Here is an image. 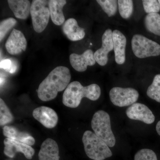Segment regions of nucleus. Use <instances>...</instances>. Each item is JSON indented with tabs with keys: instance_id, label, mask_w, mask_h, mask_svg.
Listing matches in <instances>:
<instances>
[{
	"instance_id": "24",
	"label": "nucleus",
	"mask_w": 160,
	"mask_h": 160,
	"mask_svg": "<svg viewBox=\"0 0 160 160\" xmlns=\"http://www.w3.org/2000/svg\"><path fill=\"white\" fill-rule=\"evenodd\" d=\"M13 120V115L9 108L3 100L0 99V125L5 126Z\"/></svg>"
},
{
	"instance_id": "27",
	"label": "nucleus",
	"mask_w": 160,
	"mask_h": 160,
	"mask_svg": "<svg viewBox=\"0 0 160 160\" xmlns=\"http://www.w3.org/2000/svg\"><path fill=\"white\" fill-rule=\"evenodd\" d=\"M142 3L144 10L148 14L158 13L160 11V5L158 1L143 0Z\"/></svg>"
},
{
	"instance_id": "11",
	"label": "nucleus",
	"mask_w": 160,
	"mask_h": 160,
	"mask_svg": "<svg viewBox=\"0 0 160 160\" xmlns=\"http://www.w3.org/2000/svg\"><path fill=\"white\" fill-rule=\"evenodd\" d=\"M32 115L36 120L48 129L54 128L58 121L56 112L53 109L46 106H40L36 108L32 112Z\"/></svg>"
},
{
	"instance_id": "29",
	"label": "nucleus",
	"mask_w": 160,
	"mask_h": 160,
	"mask_svg": "<svg viewBox=\"0 0 160 160\" xmlns=\"http://www.w3.org/2000/svg\"><path fill=\"white\" fill-rule=\"evenodd\" d=\"M17 69V66L16 63L14 61H12V66L11 69L9 70L8 72L10 73H14L16 71Z\"/></svg>"
},
{
	"instance_id": "3",
	"label": "nucleus",
	"mask_w": 160,
	"mask_h": 160,
	"mask_svg": "<svg viewBox=\"0 0 160 160\" xmlns=\"http://www.w3.org/2000/svg\"><path fill=\"white\" fill-rule=\"evenodd\" d=\"M82 142L85 152L91 159L104 160L112 156L109 146L91 131L87 130L84 132Z\"/></svg>"
},
{
	"instance_id": "9",
	"label": "nucleus",
	"mask_w": 160,
	"mask_h": 160,
	"mask_svg": "<svg viewBox=\"0 0 160 160\" xmlns=\"http://www.w3.org/2000/svg\"><path fill=\"white\" fill-rule=\"evenodd\" d=\"M126 114L129 119L142 121L147 124H152L155 119L151 110L146 105L139 103H135L129 106Z\"/></svg>"
},
{
	"instance_id": "28",
	"label": "nucleus",
	"mask_w": 160,
	"mask_h": 160,
	"mask_svg": "<svg viewBox=\"0 0 160 160\" xmlns=\"http://www.w3.org/2000/svg\"><path fill=\"white\" fill-rule=\"evenodd\" d=\"M12 65V61L9 59H6L1 61L0 63V68L4 69L6 72H8L11 69Z\"/></svg>"
},
{
	"instance_id": "21",
	"label": "nucleus",
	"mask_w": 160,
	"mask_h": 160,
	"mask_svg": "<svg viewBox=\"0 0 160 160\" xmlns=\"http://www.w3.org/2000/svg\"><path fill=\"white\" fill-rule=\"evenodd\" d=\"M147 95L149 98L160 103V74H157L148 87Z\"/></svg>"
},
{
	"instance_id": "31",
	"label": "nucleus",
	"mask_w": 160,
	"mask_h": 160,
	"mask_svg": "<svg viewBox=\"0 0 160 160\" xmlns=\"http://www.w3.org/2000/svg\"><path fill=\"white\" fill-rule=\"evenodd\" d=\"M5 79L4 78L1 77V85L2 86V85H3L4 84V83L5 82Z\"/></svg>"
},
{
	"instance_id": "22",
	"label": "nucleus",
	"mask_w": 160,
	"mask_h": 160,
	"mask_svg": "<svg viewBox=\"0 0 160 160\" xmlns=\"http://www.w3.org/2000/svg\"><path fill=\"white\" fill-rule=\"evenodd\" d=\"M118 6L120 15L125 19L131 16L133 10V1L131 0H119Z\"/></svg>"
},
{
	"instance_id": "12",
	"label": "nucleus",
	"mask_w": 160,
	"mask_h": 160,
	"mask_svg": "<svg viewBox=\"0 0 160 160\" xmlns=\"http://www.w3.org/2000/svg\"><path fill=\"white\" fill-rule=\"evenodd\" d=\"M113 49L112 32L107 29L102 37V47L94 52L96 62L101 66H106L108 62V53Z\"/></svg>"
},
{
	"instance_id": "4",
	"label": "nucleus",
	"mask_w": 160,
	"mask_h": 160,
	"mask_svg": "<svg viewBox=\"0 0 160 160\" xmlns=\"http://www.w3.org/2000/svg\"><path fill=\"white\" fill-rule=\"evenodd\" d=\"M91 126L95 134L102 139L109 147L115 145L116 139L112 130L109 114L103 110H99L93 115Z\"/></svg>"
},
{
	"instance_id": "18",
	"label": "nucleus",
	"mask_w": 160,
	"mask_h": 160,
	"mask_svg": "<svg viewBox=\"0 0 160 160\" xmlns=\"http://www.w3.org/2000/svg\"><path fill=\"white\" fill-rule=\"evenodd\" d=\"M67 2L65 0H50L48 1V7L50 17L55 25L61 26L65 21L63 8Z\"/></svg>"
},
{
	"instance_id": "10",
	"label": "nucleus",
	"mask_w": 160,
	"mask_h": 160,
	"mask_svg": "<svg viewBox=\"0 0 160 160\" xmlns=\"http://www.w3.org/2000/svg\"><path fill=\"white\" fill-rule=\"evenodd\" d=\"M27 46V41L22 32L14 29H12L5 44L7 52L12 55L26 51Z\"/></svg>"
},
{
	"instance_id": "19",
	"label": "nucleus",
	"mask_w": 160,
	"mask_h": 160,
	"mask_svg": "<svg viewBox=\"0 0 160 160\" xmlns=\"http://www.w3.org/2000/svg\"><path fill=\"white\" fill-rule=\"evenodd\" d=\"M10 9L18 19L26 20L30 13L31 5L28 0H8Z\"/></svg>"
},
{
	"instance_id": "33",
	"label": "nucleus",
	"mask_w": 160,
	"mask_h": 160,
	"mask_svg": "<svg viewBox=\"0 0 160 160\" xmlns=\"http://www.w3.org/2000/svg\"></svg>"
},
{
	"instance_id": "23",
	"label": "nucleus",
	"mask_w": 160,
	"mask_h": 160,
	"mask_svg": "<svg viewBox=\"0 0 160 160\" xmlns=\"http://www.w3.org/2000/svg\"><path fill=\"white\" fill-rule=\"evenodd\" d=\"M97 2L109 17L113 16L117 12L118 1L116 0H97Z\"/></svg>"
},
{
	"instance_id": "26",
	"label": "nucleus",
	"mask_w": 160,
	"mask_h": 160,
	"mask_svg": "<svg viewBox=\"0 0 160 160\" xmlns=\"http://www.w3.org/2000/svg\"><path fill=\"white\" fill-rule=\"evenodd\" d=\"M134 160H158V158L154 151L150 149H143L136 153Z\"/></svg>"
},
{
	"instance_id": "7",
	"label": "nucleus",
	"mask_w": 160,
	"mask_h": 160,
	"mask_svg": "<svg viewBox=\"0 0 160 160\" xmlns=\"http://www.w3.org/2000/svg\"><path fill=\"white\" fill-rule=\"evenodd\" d=\"M109 98L115 106L125 107L135 103L138 99L139 93L133 88L113 87L109 92Z\"/></svg>"
},
{
	"instance_id": "32",
	"label": "nucleus",
	"mask_w": 160,
	"mask_h": 160,
	"mask_svg": "<svg viewBox=\"0 0 160 160\" xmlns=\"http://www.w3.org/2000/svg\"><path fill=\"white\" fill-rule=\"evenodd\" d=\"M158 1V2H159V3L160 7V0H159V1Z\"/></svg>"
},
{
	"instance_id": "14",
	"label": "nucleus",
	"mask_w": 160,
	"mask_h": 160,
	"mask_svg": "<svg viewBox=\"0 0 160 160\" xmlns=\"http://www.w3.org/2000/svg\"><path fill=\"white\" fill-rule=\"evenodd\" d=\"M113 49L116 62L122 65L126 61V48L127 40L121 32L114 30L112 32Z\"/></svg>"
},
{
	"instance_id": "2",
	"label": "nucleus",
	"mask_w": 160,
	"mask_h": 160,
	"mask_svg": "<svg viewBox=\"0 0 160 160\" xmlns=\"http://www.w3.org/2000/svg\"><path fill=\"white\" fill-rule=\"evenodd\" d=\"M101 94V88L97 84L83 86L79 82L74 81L69 83L65 89L62 102L67 107L76 108L79 106L83 98L95 101L98 99Z\"/></svg>"
},
{
	"instance_id": "5",
	"label": "nucleus",
	"mask_w": 160,
	"mask_h": 160,
	"mask_svg": "<svg viewBox=\"0 0 160 160\" xmlns=\"http://www.w3.org/2000/svg\"><path fill=\"white\" fill-rule=\"evenodd\" d=\"M132 49L137 57L144 58L160 55V45L141 34L133 36L131 41Z\"/></svg>"
},
{
	"instance_id": "6",
	"label": "nucleus",
	"mask_w": 160,
	"mask_h": 160,
	"mask_svg": "<svg viewBox=\"0 0 160 160\" xmlns=\"http://www.w3.org/2000/svg\"><path fill=\"white\" fill-rule=\"evenodd\" d=\"M48 2L43 0H34L31 3L30 14L33 28L36 32L41 33L47 27L50 17Z\"/></svg>"
},
{
	"instance_id": "16",
	"label": "nucleus",
	"mask_w": 160,
	"mask_h": 160,
	"mask_svg": "<svg viewBox=\"0 0 160 160\" xmlns=\"http://www.w3.org/2000/svg\"><path fill=\"white\" fill-rule=\"evenodd\" d=\"M62 30L66 37L73 42L82 39L86 35L85 29L80 27L74 18L66 20L63 24Z\"/></svg>"
},
{
	"instance_id": "17",
	"label": "nucleus",
	"mask_w": 160,
	"mask_h": 160,
	"mask_svg": "<svg viewBox=\"0 0 160 160\" xmlns=\"http://www.w3.org/2000/svg\"><path fill=\"white\" fill-rule=\"evenodd\" d=\"M3 133L6 138L16 140L30 146L34 145L35 142L34 138L29 133L20 131L13 126H4L3 128Z\"/></svg>"
},
{
	"instance_id": "20",
	"label": "nucleus",
	"mask_w": 160,
	"mask_h": 160,
	"mask_svg": "<svg viewBox=\"0 0 160 160\" xmlns=\"http://www.w3.org/2000/svg\"><path fill=\"white\" fill-rule=\"evenodd\" d=\"M145 25L148 31L160 36V15L159 13L147 14L145 18Z\"/></svg>"
},
{
	"instance_id": "15",
	"label": "nucleus",
	"mask_w": 160,
	"mask_h": 160,
	"mask_svg": "<svg viewBox=\"0 0 160 160\" xmlns=\"http://www.w3.org/2000/svg\"><path fill=\"white\" fill-rule=\"evenodd\" d=\"M39 160H60L59 150L57 143L52 139L43 142L38 153Z\"/></svg>"
},
{
	"instance_id": "1",
	"label": "nucleus",
	"mask_w": 160,
	"mask_h": 160,
	"mask_svg": "<svg viewBox=\"0 0 160 160\" xmlns=\"http://www.w3.org/2000/svg\"><path fill=\"white\" fill-rule=\"evenodd\" d=\"M71 78V73L68 68L58 66L40 84L37 91L39 98L43 102L54 99L59 92L66 89Z\"/></svg>"
},
{
	"instance_id": "13",
	"label": "nucleus",
	"mask_w": 160,
	"mask_h": 160,
	"mask_svg": "<svg viewBox=\"0 0 160 160\" xmlns=\"http://www.w3.org/2000/svg\"><path fill=\"white\" fill-rule=\"evenodd\" d=\"M94 53L90 49L86 50L82 54L72 53L69 56V61L72 66L75 70L82 72L87 69V66L95 64Z\"/></svg>"
},
{
	"instance_id": "30",
	"label": "nucleus",
	"mask_w": 160,
	"mask_h": 160,
	"mask_svg": "<svg viewBox=\"0 0 160 160\" xmlns=\"http://www.w3.org/2000/svg\"><path fill=\"white\" fill-rule=\"evenodd\" d=\"M156 129L157 132L158 134L160 136V121H159L157 124Z\"/></svg>"
},
{
	"instance_id": "8",
	"label": "nucleus",
	"mask_w": 160,
	"mask_h": 160,
	"mask_svg": "<svg viewBox=\"0 0 160 160\" xmlns=\"http://www.w3.org/2000/svg\"><path fill=\"white\" fill-rule=\"evenodd\" d=\"M4 154L9 158H13L17 152H22L28 159H31L34 155V149L31 146L9 138L4 141Z\"/></svg>"
},
{
	"instance_id": "25",
	"label": "nucleus",
	"mask_w": 160,
	"mask_h": 160,
	"mask_svg": "<svg viewBox=\"0 0 160 160\" xmlns=\"http://www.w3.org/2000/svg\"><path fill=\"white\" fill-rule=\"evenodd\" d=\"M17 24V21L12 18L2 21L0 23V41H2L7 32Z\"/></svg>"
}]
</instances>
